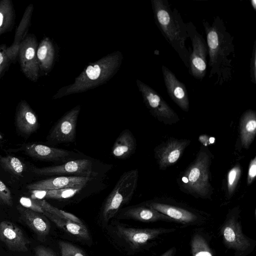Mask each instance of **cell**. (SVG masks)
I'll return each mask as SVG.
<instances>
[{"mask_svg": "<svg viewBox=\"0 0 256 256\" xmlns=\"http://www.w3.org/2000/svg\"><path fill=\"white\" fill-rule=\"evenodd\" d=\"M190 140L171 138L156 146L154 157L160 170H165L180 159Z\"/></svg>", "mask_w": 256, "mask_h": 256, "instance_id": "obj_13", "label": "cell"}, {"mask_svg": "<svg viewBox=\"0 0 256 256\" xmlns=\"http://www.w3.org/2000/svg\"><path fill=\"white\" fill-rule=\"evenodd\" d=\"M37 42L34 35L30 34L21 41L18 55L22 72L32 81L38 78V62L36 56Z\"/></svg>", "mask_w": 256, "mask_h": 256, "instance_id": "obj_9", "label": "cell"}, {"mask_svg": "<svg viewBox=\"0 0 256 256\" xmlns=\"http://www.w3.org/2000/svg\"><path fill=\"white\" fill-rule=\"evenodd\" d=\"M78 110H74L60 120L46 137V143L56 144L74 142L76 140Z\"/></svg>", "mask_w": 256, "mask_h": 256, "instance_id": "obj_12", "label": "cell"}, {"mask_svg": "<svg viewBox=\"0 0 256 256\" xmlns=\"http://www.w3.org/2000/svg\"><path fill=\"white\" fill-rule=\"evenodd\" d=\"M176 254V248L172 247L166 250L160 256H175Z\"/></svg>", "mask_w": 256, "mask_h": 256, "instance_id": "obj_40", "label": "cell"}, {"mask_svg": "<svg viewBox=\"0 0 256 256\" xmlns=\"http://www.w3.org/2000/svg\"><path fill=\"white\" fill-rule=\"evenodd\" d=\"M124 215L126 217L144 222L162 221L174 222L170 218L146 205L131 208L126 211Z\"/></svg>", "mask_w": 256, "mask_h": 256, "instance_id": "obj_22", "label": "cell"}, {"mask_svg": "<svg viewBox=\"0 0 256 256\" xmlns=\"http://www.w3.org/2000/svg\"><path fill=\"white\" fill-rule=\"evenodd\" d=\"M23 151L26 154L36 160L66 162L74 159L75 154L66 150L58 148L38 144H26L16 149L15 152Z\"/></svg>", "mask_w": 256, "mask_h": 256, "instance_id": "obj_10", "label": "cell"}, {"mask_svg": "<svg viewBox=\"0 0 256 256\" xmlns=\"http://www.w3.org/2000/svg\"><path fill=\"white\" fill-rule=\"evenodd\" d=\"M14 124L18 132L25 138L36 132L39 127L36 114L25 100H22L17 106Z\"/></svg>", "mask_w": 256, "mask_h": 256, "instance_id": "obj_17", "label": "cell"}, {"mask_svg": "<svg viewBox=\"0 0 256 256\" xmlns=\"http://www.w3.org/2000/svg\"><path fill=\"white\" fill-rule=\"evenodd\" d=\"M145 99L152 116L166 124H172L180 121L177 114L156 92L146 87Z\"/></svg>", "mask_w": 256, "mask_h": 256, "instance_id": "obj_14", "label": "cell"}, {"mask_svg": "<svg viewBox=\"0 0 256 256\" xmlns=\"http://www.w3.org/2000/svg\"><path fill=\"white\" fill-rule=\"evenodd\" d=\"M146 205L184 226L200 225L206 220L204 216L199 212L176 205L157 201L148 202Z\"/></svg>", "mask_w": 256, "mask_h": 256, "instance_id": "obj_8", "label": "cell"}, {"mask_svg": "<svg viewBox=\"0 0 256 256\" xmlns=\"http://www.w3.org/2000/svg\"><path fill=\"white\" fill-rule=\"evenodd\" d=\"M4 138L3 135L2 134H1V133L0 132V140H4Z\"/></svg>", "mask_w": 256, "mask_h": 256, "instance_id": "obj_42", "label": "cell"}, {"mask_svg": "<svg viewBox=\"0 0 256 256\" xmlns=\"http://www.w3.org/2000/svg\"><path fill=\"white\" fill-rule=\"evenodd\" d=\"M242 174L240 165H236L228 172L227 175V198H232L236 190Z\"/></svg>", "mask_w": 256, "mask_h": 256, "instance_id": "obj_28", "label": "cell"}, {"mask_svg": "<svg viewBox=\"0 0 256 256\" xmlns=\"http://www.w3.org/2000/svg\"><path fill=\"white\" fill-rule=\"evenodd\" d=\"M17 208L22 218L36 233L40 236H46L48 234L50 224L45 217L22 206H18Z\"/></svg>", "mask_w": 256, "mask_h": 256, "instance_id": "obj_21", "label": "cell"}, {"mask_svg": "<svg viewBox=\"0 0 256 256\" xmlns=\"http://www.w3.org/2000/svg\"><path fill=\"white\" fill-rule=\"evenodd\" d=\"M118 232L134 249H138L164 234L174 232V228H135L122 226L117 227Z\"/></svg>", "mask_w": 256, "mask_h": 256, "instance_id": "obj_11", "label": "cell"}, {"mask_svg": "<svg viewBox=\"0 0 256 256\" xmlns=\"http://www.w3.org/2000/svg\"><path fill=\"white\" fill-rule=\"evenodd\" d=\"M20 203L22 206L34 212L42 214L44 212V210L35 200L32 198L25 196L21 197L20 199Z\"/></svg>", "mask_w": 256, "mask_h": 256, "instance_id": "obj_33", "label": "cell"}, {"mask_svg": "<svg viewBox=\"0 0 256 256\" xmlns=\"http://www.w3.org/2000/svg\"><path fill=\"white\" fill-rule=\"evenodd\" d=\"M43 214L64 230L84 240L90 239L88 231L82 223L78 224L68 220L62 218L46 211H44Z\"/></svg>", "mask_w": 256, "mask_h": 256, "instance_id": "obj_23", "label": "cell"}, {"mask_svg": "<svg viewBox=\"0 0 256 256\" xmlns=\"http://www.w3.org/2000/svg\"><path fill=\"white\" fill-rule=\"evenodd\" d=\"M202 22L208 50V78L214 84L222 86L232 78L235 58L234 36L219 16L214 17L211 22L203 20Z\"/></svg>", "mask_w": 256, "mask_h": 256, "instance_id": "obj_1", "label": "cell"}, {"mask_svg": "<svg viewBox=\"0 0 256 256\" xmlns=\"http://www.w3.org/2000/svg\"><path fill=\"white\" fill-rule=\"evenodd\" d=\"M92 178L78 176H58L36 182L26 186L30 190H48L66 188H82Z\"/></svg>", "mask_w": 256, "mask_h": 256, "instance_id": "obj_15", "label": "cell"}, {"mask_svg": "<svg viewBox=\"0 0 256 256\" xmlns=\"http://www.w3.org/2000/svg\"><path fill=\"white\" fill-rule=\"evenodd\" d=\"M82 188H66L46 190V198L62 200L70 198L80 192Z\"/></svg>", "mask_w": 256, "mask_h": 256, "instance_id": "obj_29", "label": "cell"}, {"mask_svg": "<svg viewBox=\"0 0 256 256\" xmlns=\"http://www.w3.org/2000/svg\"><path fill=\"white\" fill-rule=\"evenodd\" d=\"M32 191V198L34 200H42L46 198V190H31Z\"/></svg>", "mask_w": 256, "mask_h": 256, "instance_id": "obj_39", "label": "cell"}, {"mask_svg": "<svg viewBox=\"0 0 256 256\" xmlns=\"http://www.w3.org/2000/svg\"><path fill=\"white\" fill-rule=\"evenodd\" d=\"M88 76L91 80L97 79L100 73V69L98 65H94V66H90L86 70Z\"/></svg>", "mask_w": 256, "mask_h": 256, "instance_id": "obj_36", "label": "cell"}, {"mask_svg": "<svg viewBox=\"0 0 256 256\" xmlns=\"http://www.w3.org/2000/svg\"><path fill=\"white\" fill-rule=\"evenodd\" d=\"M256 176V156L252 159L248 168L247 184L250 185L254 182Z\"/></svg>", "mask_w": 256, "mask_h": 256, "instance_id": "obj_35", "label": "cell"}, {"mask_svg": "<svg viewBox=\"0 0 256 256\" xmlns=\"http://www.w3.org/2000/svg\"><path fill=\"white\" fill-rule=\"evenodd\" d=\"M0 164L2 168L15 176H22L24 164L16 157L12 156H0Z\"/></svg>", "mask_w": 256, "mask_h": 256, "instance_id": "obj_26", "label": "cell"}, {"mask_svg": "<svg viewBox=\"0 0 256 256\" xmlns=\"http://www.w3.org/2000/svg\"><path fill=\"white\" fill-rule=\"evenodd\" d=\"M152 6L156 25L162 36L178 54L188 69V49L186 46L188 37L186 23L178 10L167 0H154Z\"/></svg>", "mask_w": 256, "mask_h": 256, "instance_id": "obj_2", "label": "cell"}, {"mask_svg": "<svg viewBox=\"0 0 256 256\" xmlns=\"http://www.w3.org/2000/svg\"><path fill=\"white\" fill-rule=\"evenodd\" d=\"M192 256H214L208 238L200 230L194 232L190 242Z\"/></svg>", "mask_w": 256, "mask_h": 256, "instance_id": "obj_24", "label": "cell"}, {"mask_svg": "<svg viewBox=\"0 0 256 256\" xmlns=\"http://www.w3.org/2000/svg\"><path fill=\"white\" fill-rule=\"evenodd\" d=\"M250 4L254 11L256 10V0H251Z\"/></svg>", "mask_w": 256, "mask_h": 256, "instance_id": "obj_41", "label": "cell"}, {"mask_svg": "<svg viewBox=\"0 0 256 256\" xmlns=\"http://www.w3.org/2000/svg\"><path fill=\"white\" fill-rule=\"evenodd\" d=\"M0 239L12 251L26 252L28 250V240L22 230L10 222H0Z\"/></svg>", "mask_w": 256, "mask_h": 256, "instance_id": "obj_18", "label": "cell"}, {"mask_svg": "<svg viewBox=\"0 0 256 256\" xmlns=\"http://www.w3.org/2000/svg\"><path fill=\"white\" fill-rule=\"evenodd\" d=\"M59 246L62 256H84L79 248L72 244L61 241Z\"/></svg>", "mask_w": 256, "mask_h": 256, "instance_id": "obj_31", "label": "cell"}, {"mask_svg": "<svg viewBox=\"0 0 256 256\" xmlns=\"http://www.w3.org/2000/svg\"><path fill=\"white\" fill-rule=\"evenodd\" d=\"M186 29L192 46V50L188 48V73L194 78L202 81L206 76L207 69L208 50L206 40L192 22L186 23Z\"/></svg>", "mask_w": 256, "mask_h": 256, "instance_id": "obj_6", "label": "cell"}, {"mask_svg": "<svg viewBox=\"0 0 256 256\" xmlns=\"http://www.w3.org/2000/svg\"><path fill=\"white\" fill-rule=\"evenodd\" d=\"M136 146V140L132 132L128 130H124L116 139L112 153L116 158L125 160L134 152Z\"/></svg>", "mask_w": 256, "mask_h": 256, "instance_id": "obj_20", "label": "cell"}, {"mask_svg": "<svg viewBox=\"0 0 256 256\" xmlns=\"http://www.w3.org/2000/svg\"><path fill=\"white\" fill-rule=\"evenodd\" d=\"M162 70L169 96L182 110L188 112L190 102L185 84L178 79L175 74L165 66H162Z\"/></svg>", "mask_w": 256, "mask_h": 256, "instance_id": "obj_16", "label": "cell"}, {"mask_svg": "<svg viewBox=\"0 0 256 256\" xmlns=\"http://www.w3.org/2000/svg\"><path fill=\"white\" fill-rule=\"evenodd\" d=\"M92 162L88 159H76L62 164L44 168H34L32 172L39 176H78L94 178L97 173L92 170Z\"/></svg>", "mask_w": 256, "mask_h": 256, "instance_id": "obj_7", "label": "cell"}, {"mask_svg": "<svg viewBox=\"0 0 256 256\" xmlns=\"http://www.w3.org/2000/svg\"><path fill=\"white\" fill-rule=\"evenodd\" d=\"M36 256H56L50 249L39 246L35 248Z\"/></svg>", "mask_w": 256, "mask_h": 256, "instance_id": "obj_37", "label": "cell"}, {"mask_svg": "<svg viewBox=\"0 0 256 256\" xmlns=\"http://www.w3.org/2000/svg\"><path fill=\"white\" fill-rule=\"evenodd\" d=\"M138 170H129L120 178L108 196L102 208V216L106 221L114 216L119 210L132 199L138 186Z\"/></svg>", "mask_w": 256, "mask_h": 256, "instance_id": "obj_5", "label": "cell"}, {"mask_svg": "<svg viewBox=\"0 0 256 256\" xmlns=\"http://www.w3.org/2000/svg\"><path fill=\"white\" fill-rule=\"evenodd\" d=\"M0 204L8 206L13 204L12 197L10 189L0 180Z\"/></svg>", "mask_w": 256, "mask_h": 256, "instance_id": "obj_32", "label": "cell"}, {"mask_svg": "<svg viewBox=\"0 0 256 256\" xmlns=\"http://www.w3.org/2000/svg\"><path fill=\"white\" fill-rule=\"evenodd\" d=\"M20 43L14 42L12 44L6 48L0 47V76L8 64L14 60L18 54Z\"/></svg>", "mask_w": 256, "mask_h": 256, "instance_id": "obj_27", "label": "cell"}, {"mask_svg": "<svg viewBox=\"0 0 256 256\" xmlns=\"http://www.w3.org/2000/svg\"><path fill=\"white\" fill-rule=\"evenodd\" d=\"M250 72L251 82L256 84V40L254 41L252 56L250 59Z\"/></svg>", "mask_w": 256, "mask_h": 256, "instance_id": "obj_34", "label": "cell"}, {"mask_svg": "<svg viewBox=\"0 0 256 256\" xmlns=\"http://www.w3.org/2000/svg\"><path fill=\"white\" fill-rule=\"evenodd\" d=\"M256 134V112L246 110L241 116L239 122V135L242 146L246 149L250 146Z\"/></svg>", "mask_w": 256, "mask_h": 256, "instance_id": "obj_19", "label": "cell"}, {"mask_svg": "<svg viewBox=\"0 0 256 256\" xmlns=\"http://www.w3.org/2000/svg\"><path fill=\"white\" fill-rule=\"evenodd\" d=\"M220 234L224 246L234 252V256H248L254 250L256 241L242 232L238 206L228 212L222 224Z\"/></svg>", "mask_w": 256, "mask_h": 256, "instance_id": "obj_4", "label": "cell"}, {"mask_svg": "<svg viewBox=\"0 0 256 256\" xmlns=\"http://www.w3.org/2000/svg\"><path fill=\"white\" fill-rule=\"evenodd\" d=\"M60 213L62 216L63 218L68 220H71L73 222L78 223V224H82V223L80 219H79L76 216H74L70 213L64 212L62 210H60Z\"/></svg>", "mask_w": 256, "mask_h": 256, "instance_id": "obj_38", "label": "cell"}, {"mask_svg": "<svg viewBox=\"0 0 256 256\" xmlns=\"http://www.w3.org/2000/svg\"><path fill=\"white\" fill-rule=\"evenodd\" d=\"M50 47L46 40H44L39 45L36 50V56L38 66L46 68L50 62Z\"/></svg>", "mask_w": 256, "mask_h": 256, "instance_id": "obj_30", "label": "cell"}, {"mask_svg": "<svg viewBox=\"0 0 256 256\" xmlns=\"http://www.w3.org/2000/svg\"><path fill=\"white\" fill-rule=\"evenodd\" d=\"M14 9L9 0L0 2V34L5 32L12 26L14 21Z\"/></svg>", "mask_w": 256, "mask_h": 256, "instance_id": "obj_25", "label": "cell"}, {"mask_svg": "<svg viewBox=\"0 0 256 256\" xmlns=\"http://www.w3.org/2000/svg\"><path fill=\"white\" fill-rule=\"evenodd\" d=\"M212 154L201 147L196 158L180 174L178 184L182 190L196 198H210L212 188L210 183Z\"/></svg>", "mask_w": 256, "mask_h": 256, "instance_id": "obj_3", "label": "cell"}]
</instances>
